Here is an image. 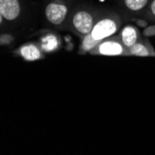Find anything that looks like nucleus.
I'll list each match as a JSON object with an SVG mask.
<instances>
[{"label": "nucleus", "instance_id": "f257e3e1", "mask_svg": "<svg viewBox=\"0 0 155 155\" xmlns=\"http://www.w3.org/2000/svg\"><path fill=\"white\" fill-rule=\"evenodd\" d=\"M118 30V23L112 18H104L95 23L90 33L92 37L98 41H103L114 35Z\"/></svg>", "mask_w": 155, "mask_h": 155}, {"label": "nucleus", "instance_id": "f03ea898", "mask_svg": "<svg viewBox=\"0 0 155 155\" xmlns=\"http://www.w3.org/2000/svg\"><path fill=\"white\" fill-rule=\"evenodd\" d=\"M94 18L88 11H77L73 17V26L81 35H87L91 33L94 27Z\"/></svg>", "mask_w": 155, "mask_h": 155}, {"label": "nucleus", "instance_id": "7ed1b4c3", "mask_svg": "<svg viewBox=\"0 0 155 155\" xmlns=\"http://www.w3.org/2000/svg\"><path fill=\"white\" fill-rule=\"evenodd\" d=\"M47 20L53 25H61L66 19L68 8L65 4L55 1L49 3L45 10Z\"/></svg>", "mask_w": 155, "mask_h": 155}, {"label": "nucleus", "instance_id": "20e7f679", "mask_svg": "<svg viewBox=\"0 0 155 155\" xmlns=\"http://www.w3.org/2000/svg\"><path fill=\"white\" fill-rule=\"evenodd\" d=\"M126 48L122 42L115 39L103 40L94 50L91 51L93 54H100L104 56H119L126 53Z\"/></svg>", "mask_w": 155, "mask_h": 155}, {"label": "nucleus", "instance_id": "39448f33", "mask_svg": "<svg viewBox=\"0 0 155 155\" xmlns=\"http://www.w3.org/2000/svg\"><path fill=\"white\" fill-rule=\"evenodd\" d=\"M21 13L19 0H0V15L7 21L16 20Z\"/></svg>", "mask_w": 155, "mask_h": 155}, {"label": "nucleus", "instance_id": "423d86ee", "mask_svg": "<svg viewBox=\"0 0 155 155\" xmlns=\"http://www.w3.org/2000/svg\"><path fill=\"white\" fill-rule=\"evenodd\" d=\"M138 30L137 28L133 25L124 26L120 34V38L122 44L126 48H129L134 46L138 41Z\"/></svg>", "mask_w": 155, "mask_h": 155}, {"label": "nucleus", "instance_id": "0eeeda50", "mask_svg": "<svg viewBox=\"0 0 155 155\" xmlns=\"http://www.w3.org/2000/svg\"><path fill=\"white\" fill-rule=\"evenodd\" d=\"M20 54L21 57L29 61H37L43 58L42 49H40L35 44H26L20 48Z\"/></svg>", "mask_w": 155, "mask_h": 155}, {"label": "nucleus", "instance_id": "6e6552de", "mask_svg": "<svg viewBox=\"0 0 155 155\" xmlns=\"http://www.w3.org/2000/svg\"><path fill=\"white\" fill-rule=\"evenodd\" d=\"M61 45V40L59 36L54 34H47L40 40L41 49L45 53H49L56 51Z\"/></svg>", "mask_w": 155, "mask_h": 155}, {"label": "nucleus", "instance_id": "1a4fd4ad", "mask_svg": "<svg viewBox=\"0 0 155 155\" xmlns=\"http://www.w3.org/2000/svg\"><path fill=\"white\" fill-rule=\"evenodd\" d=\"M102 41H98L96 40L92 37L90 34L84 35L82 41V45H81V51L82 52H91L94 50L98 45L101 43Z\"/></svg>", "mask_w": 155, "mask_h": 155}, {"label": "nucleus", "instance_id": "9d476101", "mask_svg": "<svg viewBox=\"0 0 155 155\" xmlns=\"http://www.w3.org/2000/svg\"><path fill=\"white\" fill-rule=\"evenodd\" d=\"M127 53L134 55V56H150V55H155L154 52L150 51V48H148V47L142 43H136L134 46L131 48H127Z\"/></svg>", "mask_w": 155, "mask_h": 155}, {"label": "nucleus", "instance_id": "9b49d317", "mask_svg": "<svg viewBox=\"0 0 155 155\" xmlns=\"http://www.w3.org/2000/svg\"><path fill=\"white\" fill-rule=\"evenodd\" d=\"M149 0H124V5L131 11H138L146 7Z\"/></svg>", "mask_w": 155, "mask_h": 155}, {"label": "nucleus", "instance_id": "f8f14e48", "mask_svg": "<svg viewBox=\"0 0 155 155\" xmlns=\"http://www.w3.org/2000/svg\"><path fill=\"white\" fill-rule=\"evenodd\" d=\"M14 41V37L9 34H2L0 36V45L1 46H8Z\"/></svg>", "mask_w": 155, "mask_h": 155}, {"label": "nucleus", "instance_id": "ddd939ff", "mask_svg": "<svg viewBox=\"0 0 155 155\" xmlns=\"http://www.w3.org/2000/svg\"><path fill=\"white\" fill-rule=\"evenodd\" d=\"M143 35L146 37H151L155 35V25H150L146 27L144 31H143Z\"/></svg>", "mask_w": 155, "mask_h": 155}, {"label": "nucleus", "instance_id": "4468645a", "mask_svg": "<svg viewBox=\"0 0 155 155\" xmlns=\"http://www.w3.org/2000/svg\"><path fill=\"white\" fill-rule=\"evenodd\" d=\"M135 22L139 28H146L148 25V22L144 20H135Z\"/></svg>", "mask_w": 155, "mask_h": 155}, {"label": "nucleus", "instance_id": "2eb2a0df", "mask_svg": "<svg viewBox=\"0 0 155 155\" xmlns=\"http://www.w3.org/2000/svg\"><path fill=\"white\" fill-rule=\"evenodd\" d=\"M150 10H151V13L155 16V0H153L150 5Z\"/></svg>", "mask_w": 155, "mask_h": 155}]
</instances>
